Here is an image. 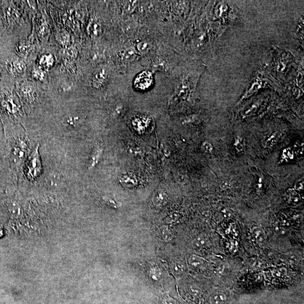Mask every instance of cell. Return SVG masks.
<instances>
[{"label":"cell","instance_id":"1","mask_svg":"<svg viewBox=\"0 0 304 304\" xmlns=\"http://www.w3.org/2000/svg\"><path fill=\"white\" fill-rule=\"evenodd\" d=\"M20 12L13 1L0 3V34L9 33L19 22Z\"/></svg>","mask_w":304,"mask_h":304},{"label":"cell","instance_id":"2","mask_svg":"<svg viewBox=\"0 0 304 304\" xmlns=\"http://www.w3.org/2000/svg\"><path fill=\"white\" fill-rule=\"evenodd\" d=\"M265 72V71L263 70L258 72V75L254 78L249 89H247L245 94L238 101L236 106L242 103L245 100L250 98L251 96L261 90L262 88L270 87V85L271 86V81L266 76Z\"/></svg>","mask_w":304,"mask_h":304},{"label":"cell","instance_id":"3","mask_svg":"<svg viewBox=\"0 0 304 304\" xmlns=\"http://www.w3.org/2000/svg\"><path fill=\"white\" fill-rule=\"evenodd\" d=\"M15 96L10 90L0 91V111L2 114L15 116L18 112L19 108Z\"/></svg>","mask_w":304,"mask_h":304},{"label":"cell","instance_id":"4","mask_svg":"<svg viewBox=\"0 0 304 304\" xmlns=\"http://www.w3.org/2000/svg\"><path fill=\"white\" fill-rule=\"evenodd\" d=\"M293 58L290 54L283 50L274 52L273 70L277 74H284L291 67Z\"/></svg>","mask_w":304,"mask_h":304},{"label":"cell","instance_id":"5","mask_svg":"<svg viewBox=\"0 0 304 304\" xmlns=\"http://www.w3.org/2000/svg\"><path fill=\"white\" fill-rule=\"evenodd\" d=\"M38 147L31 153L27 163L28 174L32 178L37 177L42 172V164L38 152Z\"/></svg>","mask_w":304,"mask_h":304},{"label":"cell","instance_id":"6","mask_svg":"<svg viewBox=\"0 0 304 304\" xmlns=\"http://www.w3.org/2000/svg\"><path fill=\"white\" fill-rule=\"evenodd\" d=\"M109 78V71L106 67H100L94 72L92 77L93 87L99 88L106 84Z\"/></svg>","mask_w":304,"mask_h":304},{"label":"cell","instance_id":"7","mask_svg":"<svg viewBox=\"0 0 304 304\" xmlns=\"http://www.w3.org/2000/svg\"><path fill=\"white\" fill-rule=\"evenodd\" d=\"M6 68L7 72L14 77L22 75L26 70L25 63L18 59L8 61L6 63Z\"/></svg>","mask_w":304,"mask_h":304},{"label":"cell","instance_id":"8","mask_svg":"<svg viewBox=\"0 0 304 304\" xmlns=\"http://www.w3.org/2000/svg\"><path fill=\"white\" fill-rule=\"evenodd\" d=\"M153 83V77L151 73L147 71L142 72L137 77L135 82V87L139 90H144L147 89Z\"/></svg>","mask_w":304,"mask_h":304},{"label":"cell","instance_id":"9","mask_svg":"<svg viewBox=\"0 0 304 304\" xmlns=\"http://www.w3.org/2000/svg\"><path fill=\"white\" fill-rule=\"evenodd\" d=\"M263 99L261 98H259L255 100L251 103L248 107L245 108V110L242 113L243 119L248 118L251 116H254L259 111L261 108V105L263 103Z\"/></svg>","mask_w":304,"mask_h":304},{"label":"cell","instance_id":"10","mask_svg":"<svg viewBox=\"0 0 304 304\" xmlns=\"http://www.w3.org/2000/svg\"><path fill=\"white\" fill-rule=\"evenodd\" d=\"M189 265L195 270H202L208 265L205 259L196 255H192L188 260Z\"/></svg>","mask_w":304,"mask_h":304},{"label":"cell","instance_id":"11","mask_svg":"<svg viewBox=\"0 0 304 304\" xmlns=\"http://www.w3.org/2000/svg\"><path fill=\"white\" fill-rule=\"evenodd\" d=\"M279 138V133L278 131H270L263 137L262 144L265 148H271L277 143Z\"/></svg>","mask_w":304,"mask_h":304},{"label":"cell","instance_id":"12","mask_svg":"<svg viewBox=\"0 0 304 304\" xmlns=\"http://www.w3.org/2000/svg\"><path fill=\"white\" fill-rule=\"evenodd\" d=\"M87 30L88 35L94 38L99 37L102 32L100 24L94 20H91L88 23Z\"/></svg>","mask_w":304,"mask_h":304},{"label":"cell","instance_id":"13","mask_svg":"<svg viewBox=\"0 0 304 304\" xmlns=\"http://www.w3.org/2000/svg\"><path fill=\"white\" fill-rule=\"evenodd\" d=\"M226 301L227 296L224 292H215L210 297V302L212 304H224Z\"/></svg>","mask_w":304,"mask_h":304},{"label":"cell","instance_id":"14","mask_svg":"<svg viewBox=\"0 0 304 304\" xmlns=\"http://www.w3.org/2000/svg\"><path fill=\"white\" fill-rule=\"evenodd\" d=\"M31 49V44L28 42H24V41L18 43L15 48L16 52L22 56L29 54Z\"/></svg>","mask_w":304,"mask_h":304},{"label":"cell","instance_id":"15","mask_svg":"<svg viewBox=\"0 0 304 304\" xmlns=\"http://www.w3.org/2000/svg\"><path fill=\"white\" fill-rule=\"evenodd\" d=\"M253 236L259 244H262L266 240L264 232L260 227H254L252 230Z\"/></svg>","mask_w":304,"mask_h":304},{"label":"cell","instance_id":"16","mask_svg":"<svg viewBox=\"0 0 304 304\" xmlns=\"http://www.w3.org/2000/svg\"><path fill=\"white\" fill-rule=\"evenodd\" d=\"M172 270L174 275L180 277L185 273L186 267L183 263L176 261L172 265Z\"/></svg>","mask_w":304,"mask_h":304},{"label":"cell","instance_id":"17","mask_svg":"<svg viewBox=\"0 0 304 304\" xmlns=\"http://www.w3.org/2000/svg\"><path fill=\"white\" fill-rule=\"evenodd\" d=\"M56 39H57L60 43L64 46L69 45L71 42L70 35L66 31H60L57 36H56Z\"/></svg>","mask_w":304,"mask_h":304},{"label":"cell","instance_id":"18","mask_svg":"<svg viewBox=\"0 0 304 304\" xmlns=\"http://www.w3.org/2000/svg\"><path fill=\"white\" fill-rule=\"evenodd\" d=\"M54 62L53 56L51 54H44L40 59V64L43 67H51Z\"/></svg>","mask_w":304,"mask_h":304},{"label":"cell","instance_id":"19","mask_svg":"<svg viewBox=\"0 0 304 304\" xmlns=\"http://www.w3.org/2000/svg\"><path fill=\"white\" fill-rule=\"evenodd\" d=\"M287 196L289 201L293 204H298L301 201V198L297 190L294 189H289L286 192Z\"/></svg>","mask_w":304,"mask_h":304},{"label":"cell","instance_id":"20","mask_svg":"<svg viewBox=\"0 0 304 304\" xmlns=\"http://www.w3.org/2000/svg\"><path fill=\"white\" fill-rule=\"evenodd\" d=\"M192 245L194 248L203 249L208 245V240L204 236H199L193 241Z\"/></svg>","mask_w":304,"mask_h":304},{"label":"cell","instance_id":"21","mask_svg":"<svg viewBox=\"0 0 304 304\" xmlns=\"http://www.w3.org/2000/svg\"><path fill=\"white\" fill-rule=\"evenodd\" d=\"M123 58L127 62H132L136 58L135 51L132 49V48H130V49L126 50L124 52Z\"/></svg>","mask_w":304,"mask_h":304},{"label":"cell","instance_id":"22","mask_svg":"<svg viewBox=\"0 0 304 304\" xmlns=\"http://www.w3.org/2000/svg\"><path fill=\"white\" fill-rule=\"evenodd\" d=\"M151 47V44L147 42H141L137 44V50L141 54L147 53Z\"/></svg>","mask_w":304,"mask_h":304},{"label":"cell","instance_id":"23","mask_svg":"<svg viewBox=\"0 0 304 304\" xmlns=\"http://www.w3.org/2000/svg\"><path fill=\"white\" fill-rule=\"evenodd\" d=\"M234 147L238 152H242L244 151L245 145L242 137L237 136L234 139Z\"/></svg>","mask_w":304,"mask_h":304},{"label":"cell","instance_id":"24","mask_svg":"<svg viewBox=\"0 0 304 304\" xmlns=\"http://www.w3.org/2000/svg\"><path fill=\"white\" fill-rule=\"evenodd\" d=\"M294 153L293 150L290 148L283 150L282 154V159L285 161H290L294 159Z\"/></svg>","mask_w":304,"mask_h":304},{"label":"cell","instance_id":"25","mask_svg":"<svg viewBox=\"0 0 304 304\" xmlns=\"http://www.w3.org/2000/svg\"><path fill=\"white\" fill-rule=\"evenodd\" d=\"M136 6V1H126L124 4V9L127 13H131L135 10Z\"/></svg>","mask_w":304,"mask_h":304},{"label":"cell","instance_id":"26","mask_svg":"<svg viewBox=\"0 0 304 304\" xmlns=\"http://www.w3.org/2000/svg\"><path fill=\"white\" fill-rule=\"evenodd\" d=\"M201 148L203 151L206 153H212L213 152V146L208 141L203 143Z\"/></svg>","mask_w":304,"mask_h":304},{"label":"cell","instance_id":"27","mask_svg":"<svg viewBox=\"0 0 304 304\" xmlns=\"http://www.w3.org/2000/svg\"><path fill=\"white\" fill-rule=\"evenodd\" d=\"M34 77L36 79L43 81L44 77V72L42 70L37 69L34 71Z\"/></svg>","mask_w":304,"mask_h":304},{"label":"cell","instance_id":"28","mask_svg":"<svg viewBox=\"0 0 304 304\" xmlns=\"http://www.w3.org/2000/svg\"><path fill=\"white\" fill-rule=\"evenodd\" d=\"M304 182L303 179H299L296 181L294 189L298 192H302L304 189Z\"/></svg>","mask_w":304,"mask_h":304},{"label":"cell","instance_id":"29","mask_svg":"<svg viewBox=\"0 0 304 304\" xmlns=\"http://www.w3.org/2000/svg\"><path fill=\"white\" fill-rule=\"evenodd\" d=\"M220 214L221 215V216L224 217V218H228L230 216V213L226 209L221 210L220 211Z\"/></svg>","mask_w":304,"mask_h":304},{"label":"cell","instance_id":"30","mask_svg":"<svg viewBox=\"0 0 304 304\" xmlns=\"http://www.w3.org/2000/svg\"><path fill=\"white\" fill-rule=\"evenodd\" d=\"M163 304H176L174 300L172 298H165L163 301Z\"/></svg>","mask_w":304,"mask_h":304},{"label":"cell","instance_id":"31","mask_svg":"<svg viewBox=\"0 0 304 304\" xmlns=\"http://www.w3.org/2000/svg\"><path fill=\"white\" fill-rule=\"evenodd\" d=\"M4 235V229L2 226H0V238L2 237Z\"/></svg>","mask_w":304,"mask_h":304}]
</instances>
